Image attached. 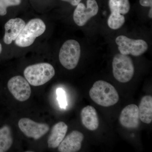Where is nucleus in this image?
I'll list each match as a JSON object with an SVG mask.
<instances>
[{
  "mask_svg": "<svg viewBox=\"0 0 152 152\" xmlns=\"http://www.w3.org/2000/svg\"><path fill=\"white\" fill-rule=\"evenodd\" d=\"M89 95L96 104L104 107L114 105L119 100V96L115 87L103 80L95 82L90 90Z\"/></svg>",
  "mask_w": 152,
  "mask_h": 152,
  "instance_id": "nucleus-1",
  "label": "nucleus"
},
{
  "mask_svg": "<svg viewBox=\"0 0 152 152\" xmlns=\"http://www.w3.org/2000/svg\"><path fill=\"white\" fill-rule=\"evenodd\" d=\"M24 75L30 84L39 86L53 78L55 75V70L50 64L39 63L27 67L24 71Z\"/></svg>",
  "mask_w": 152,
  "mask_h": 152,
  "instance_id": "nucleus-2",
  "label": "nucleus"
},
{
  "mask_svg": "<svg viewBox=\"0 0 152 152\" xmlns=\"http://www.w3.org/2000/svg\"><path fill=\"white\" fill-rule=\"evenodd\" d=\"M45 24L42 20L32 19L25 25L15 40V43L17 46L22 48L30 46L32 45L36 38L45 32Z\"/></svg>",
  "mask_w": 152,
  "mask_h": 152,
  "instance_id": "nucleus-3",
  "label": "nucleus"
},
{
  "mask_svg": "<svg viewBox=\"0 0 152 152\" xmlns=\"http://www.w3.org/2000/svg\"><path fill=\"white\" fill-rule=\"evenodd\" d=\"M113 72L115 79L122 83H126L132 78L134 67L132 58L128 56L117 54L113 61Z\"/></svg>",
  "mask_w": 152,
  "mask_h": 152,
  "instance_id": "nucleus-4",
  "label": "nucleus"
},
{
  "mask_svg": "<svg viewBox=\"0 0 152 152\" xmlns=\"http://www.w3.org/2000/svg\"><path fill=\"white\" fill-rule=\"evenodd\" d=\"M80 54V46L78 42L75 40L66 41L60 49V63L66 69H73L78 64Z\"/></svg>",
  "mask_w": 152,
  "mask_h": 152,
  "instance_id": "nucleus-5",
  "label": "nucleus"
},
{
  "mask_svg": "<svg viewBox=\"0 0 152 152\" xmlns=\"http://www.w3.org/2000/svg\"><path fill=\"white\" fill-rule=\"evenodd\" d=\"M115 42L118 45L120 53L123 55L131 54L134 56H139L148 49V44L143 40L133 39L125 36L117 37Z\"/></svg>",
  "mask_w": 152,
  "mask_h": 152,
  "instance_id": "nucleus-6",
  "label": "nucleus"
},
{
  "mask_svg": "<svg viewBox=\"0 0 152 152\" xmlns=\"http://www.w3.org/2000/svg\"><path fill=\"white\" fill-rule=\"evenodd\" d=\"M7 87L10 92L17 100L25 102L31 96V91L29 83L22 76H15L10 79Z\"/></svg>",
  "mask_w": 152,
  "mask_h": 152,
  "instance_id": "nucleus-7",
  "label": "nucleus"
},
{
  "mask_svg": "<svg viewBox=\"0 0 152 152\" xmlns=\"http://www.w3.org/2000/svg\"><path fill=\"white\" fill-rule=\"evenodd\" d=\"M18 126L25 135L35 140L41 138L50 129L48 125L37 123L28 118H23L19 120Z\"/></svg>",
  "mask_w": 152,
  "mask_h": 152,
  "instance_id": "nucleus-8",
  "label": "nucleus"
},
{
  "mask_svg": "<svg viewBox=\"0 0 152 152\" xmlns=\"http://www.w3.org/2000/svg\"><path fill=\"white\" fill-rule=\"evenodd\" d=\"M98 11L96 0H87V7L83 3H80L74 11V21L80 26H84L90 18L97 15Z\"/></svg>",
  "mask_w": 152,
  "mask_h": 152,
  "instance_id": "nucleus-9",
  "label": "nucleus"
},
{
  "mask_svg": "<svg viewBox=\"0 0 152 152\" xmlns=\"http://www.w3.org/2000/svg\"><path fill=\"white\" fill-rule=\"evenodd\" d=\"M138 107L134 104L126 106L121 112L119 122L124 127L135 129L140 125Z\"/></svg>",
  "mask_w": 152,
  "mask_h": 152,
  "instance_id": "nucleus-10",
  "label": "nucleus"
},
{
  "mask_svg": "<svg viewBox=\"0 0 152 152\" xmlns=\"http://www.w3.org/2000/svg\"><path fill=\"white\" fill-rule=\"evenodd\" d=\"M83 133L78 131H73L63 140L58 147L60 152H76L80 150L84 140Z\"/></svg>",
  "mask_w": 152,
  "mask_h": 152,
  "instance_id": "nucleus-11",
  "label": "nucleus"
},
{
  "mask_svg": "<svg viewBox=\"0 0 152 152\" xmlns=\"http://www.w3.org/2000/svg\"><path fill=\"white\" fill-rule=\"evenodd\" d=\"M26 25L23 20L19 18L11 19L5 25L4 42L7 45H10L15 41L18 37L22 30Z\"/></svg>",
  "mask_w": 152,
  "mask_h": 152,
  "instance_id": "nucleus-12",
  "label": "nucleus"
},
{
  "mask_svg": "<svg viewBox=\"0 0 152 152\" xmlns=\"http://www.w3.org/2000/svg\"><path fill=\"white\" fill-rule=\"evenodd\" d=\"M81 118L83 125L90 131L96 130L99 125L97 113L94 107L87 106L82 109Z\"/></svg>",
  "mask_w": 152,
  "mask_h": 152,
  "instance_id": "nucleus-13",
  "label": "nucleus"
},
{
  "mask_svg": "<svg viewBox=\"0 0 152 152\" xmlns=\"http://www.w3.org/2000/svg\"><path fill=\"white\" fill-rule=\"evenodd\" d=\"M67 125L64 122H59L54 125L48 140V146L50 148L58 147L67 132Z\"/></svg>",
  "mask_w": 152,
  "mask_h": 152,
  "instance_id": "nucleus-14",
  "label": "nucleus"
},
{
  "mask_svg": "<svg viewBox=\"0 0 152 152\" xmlns=\"http://www.w3.org/2000/svg\"><path fill=\"white\" fill-rule=\"evenodd\" d=\"M140 120L145 124H150L152 121V97L144 96L138 107Z\"/></svg>",
  "mask_w": 152,
  "mask_h": 152,
  "instance_id": "nucleus-15",
  "label": "nucleus"
},
{
  "mask_svg": "<svg viewBox=\"0 0 152 152\" xmlns=\"http://www.w3.org/2000/svg\"><path fill=\"white\" fill-rule=\"evenodd\" d=\"M12 135L10 126H5L0 128V152L8 151L13 144Z\"/></svg>",
  "mask_w": 152,
  "mask_h": 152,
  "instance_id": "nucleus-16",
  "label": "nucleus"
},
{
  "mask_svg": "<svg viewBox=\"0 0 152 152\" xmlns=\"http://www.w3.org/2000/svg\"><path fill=\"white\" fill-rule=\"evenodd\" d=\"M109 5L113 13L125 15L129 12L130 9L129 0H109Z\"/></svg>",
  "mask_w": 152,
  "mask_h": 152,
  "instance_id": "nucleus-17",
  "label": "nucleus"
},
{
  "mask_svg": "<svg viewBox=\"0 0 152 152\" xmlns=\"http://www.w3.org/2000/svg\"><path fill=\"white\" fill-rule=\"evenodd\" d=\"M125 22L124 17L121 14L111 13L108 19V25L112 29L116 30L120 28Z\"/></svg>",
  "mask_w": 152,
  "mask_h": 152,
  "instance_id": "nucleus-18",
  "label": "nucleus"
},
{
  "mask_svg": "<svg viewBox=\"0 0 152 152\" xmlns=\"http://www.w3.org/2000/svg\"><path fill=\"white\" fill-rule=\"evenodd\" d=\"M21 2V0H0V15H6L8 7L19 5Z\"/></svg>",
  "mask_w": 152,
  "mask_h": 152,
  "instance_id": "nucleus-19",
  "label": "nucleus"
},
{
  "mask_svg": "<svg viewBox=\"0 0 152 152\" xmlns=\"http://www.w3.org/2000/svg\"><path fill=\"white\" fill-rule=\"evenodd\" d=\"M58 100V101L60 107L62 108L65 109L67 105L66 100V94L64 91L61 88H58L56 91Z\"/></svg>",
  "mask_w": 152,
  "mask_h": 152,
  "instance_id": "nucleus-20",
  "label": "nucleus"
},
{
  "mask_svg": "<svg viewBox=\"0 0 152 152\" xmlns=\"http://www.w3.org/2000/svg\"><path fill=\"white\" fill-rule=\"evenodd\" d=\"M140 3L143 7H152V0H140Z\"/></svg>",
  "mask_w": 152,
  "mask_h": 152,
  "instance_id": "nucleus-21",
  "label": "nucleus"
},
{
  "mask_svg": "<svg viewBox=\"0 0 152 152\" xmlns=\"http://www.w3.org/2000/svg\"><path fill=\"white\" fill-rule=\"evenodd\" d=\"M64 1L68 2L72 6H76L80 2L81 0H62Z\"/></svg>",
  "mask_w": 152,
  "mask_h": 152,
  "instance_id": "nucleus-22",
  "label": "nucleus"
},
{
  "mask_svg": "<svg viewBox=\"0 0 152 152\" xmlns=\"http://www.w3.org/2000/svg\"><path fill=\"white\" fill-rule=\"evenodd\" d=\"M152 7H151V10H150L149 12V17L151 18H152Z\"/></svg>",
  "mask_w": 152,
  "mask_h": 152,
  "instance_id": "nucleus-23",
  "label": "nucleus"
},
{
  "mask_svg": "<svg viewBox=\"0 0 152 152\" xmlns=\"http://www.w3.org/2000/svg\"><path fill=\"white\" fill-rule=\"evenodd\" d=\"M2 51V46L1 45V44H0V54H1V53Z\"/></svg>",
  "mask_w": 152,
  "mask_h": 152,
  "instance_id": "nucleus-24",
  "label": "nucleus"
}]
</instances>
